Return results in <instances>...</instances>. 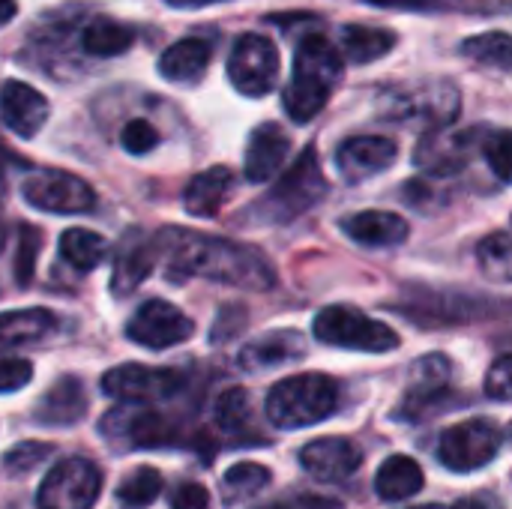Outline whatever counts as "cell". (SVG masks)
Masks as SVG:
<instances>
[{
	"mask_svg": "<svg viewBox=\"0 0 512 509\" xmlns=\"http://www.w3.org/2000/svg\"><path fill=\"white\" fill-rule=\"evenodd\" d=\"M480 150L489 162V168L495 171V177L501 183L510 180V132L507 129H486L483 141H480Z\"/></svg>",
	"mask_w": 512,
	"mask_h": 509,
	"instance_id": "35",
	"label": "cell"
},
{
	"mask_svg": "<svg viewBox=\"0 0 512 509\" xmlns=\"http://www.w3.org/2000/svg\"><path fill=\"white\" fill-rule=\"evenodd\" d=\"M48 99L24 81H6L0 87V120L18 138H33L48 120Z\"/></svg>",
	"mask_w": 512,
	"mask_h": 509,
	"instance_id": "18",
	"label": "cell"
},
{
	"mask_svg": "<svg viewBox=\"0 0 512 509\" xmlns=\"http://www.w3.org/2000/svg\"><path fill=\"white\" fill-rule=\"evenodd\" d=\"M180 384L183 378L174 369H147V366L129 363V366H117L105 372L102 393L117 402L141 405V402H165L177 396Z\"/></svg>",
	"mask_w": 512,
	"mask_h": 509,
	"instance_id": "11",
	"label": "cell"
},
{
	"mask_svg": "<svg viewBox=\"0 0 512 509\" xmlns=\"http://www.w3.org/2000/svg\"><path fill=\"white\" fill-rule=\"evenodd\" d=\"M45 456H51V447H48V444L24 441V444H18L15 450H9V453H6V468H9V471H15V474H21V471L36 468Z\"/></svg>",
	"mask_w": 512,
	"mask_h": 509,
	"instance_id": "40",
	"label": "cell"
},
{
	"mask_svg": "<svg viewBox=\"0 0 512 509\" xmlns=\"http://www.w3.org/2000/svg\"><path fill=\"white\" fill-rule=\"evenodd\" d=\"M396 48V33L384 27H366V24H348L342 27V54L348 63H375L384 54Z\"/></svg>",
	"mask_w": 512,
	"mask_h": 509,
	"instance_id": "28",
	"label": "cell"
},
{
	"mask_svg": "<svg viewBox=\"0 0 512 509\" xmlns=\"http://www.w3.org/2000/svg\"><path fill=\"white\" fill-rule=\"evenodd\" d=\"M3 243H6V219H3V210H0V252H3Z\"/></svg>",
	"mask_w": 512,
	"mask_h": 509,
	"instance_id": "46",
	"label": "cell"
},
{
	"mask_svg": "<svg viewBox=\"0 0 512 509\" xmlns=\"http://www.w3.org/2000/svg\"><path fill=\"white\" fill-rule=\"evenodd\" d=\"M57 330V315L51 309H12L0 312V348H18L42 342Z\"/></svg>",
	"mask_w": 512,
	"mask_h": 509,
	"instance_id": "25",
	"label": "cell"
},
{
	"mask_svg": "<svg viewBox=\"0 0 512 509\" xmlns=\"http://www.w3.org/2000/svg\"><path fill=\"white\" fill-rule=\"evenodd\" d=\"M0 156H6V153H3V147H0Z\"/></svg>",
	"mask_w": 512,
	"mask_h": 509,
	"instance_id": "49",
	"label": "cell"
},
{
	"mask_svg": "<svg viewBox=\"0 0 512 509\" xmlns=\"http://www.w3.org/2000/svg\"><path fill=\"white\" fill-rule=\"evenodd\" d=\"M303 354H306L303 336L294 333V330H279L273 336H264V339L246 345L240 351V366L261 372V369H273V366H282L288 360H297Z\"/></svg>",
	"mask_w": 512,
	"mask_h": 509,
	"instance_id": "26",
	"label": "cell"
},
{
	"mask_svg": "<svg viewBox=\"0 0 512 509\" xmlns=\"http://www.w3.org/2000/svg\"><path fill=\"white\" fill-rule=\"evenodd\" d=\"M264 509H285V507H264Z\"/></svg>",
	"mask_w": 512,
	"mask_h": 509,
	"instance_id": "48",
	"label": "cell"
},
{
	"mask_svg": "<svg viewBox=\"0 0 512 509\" xmlns=\"http://www.w3.org/2000/svg\"><path fill=\"white\" fill-rule=\"evenodd\" d=\"M210 492L198 483H180L171 495V509H207Z\"/></svg>",
	"mask_w": 512,
	"mask_h": 509,
	"instance_id": "42",
	"label": "cell"
},
{
	"mask_svg": "<svg viewBox=\"0 0 512 509\" xmlns=\"http://www.w3.org/2000/svg\"><path fill=\"white\" fill-rule=\"evenodd\" d=\"M228 78L243 96H267L279 78V48L273 39L246 33L228 54Z\"/></svg>",
	"mask_w": 512,
	"mask_h": 509,
	"instance_id": "10",
	"label": "cell"
},
{
	"mask_svg": "<svg viewBox=\"0 0 512 509\" xmlns=\"http://www.w3.org/2000/svg\"><path fill=\"white\" fill-rule=\"evenodd\" d=\"M192 333H195V324L177 306L165 300H147L135 312V318L126 324V336L138 342L141 348H153V351L180 345L192 339Z\"/></svg>",
	"mask_w": 512,
	"mask_h": 509,
	"instance_id": "12",
	"label": "cell"
},
{
	"mask_svg": "<svg viewBox=\"0 0 512 509\" xmlns=\"http://www.w3.org/2000/svg\"><path fill=\"white\" fill-rule=\"evenodd\" d=\"M291 153V138L279 123H261L252 129L246 144V177L249 183H267Z\"/></svg>",
	"mask_w": 512,
	"mask_h": 509,
	"instance_id": "19",
	"label": "cell"
},
{
	"mask_svg": "<svg viewBox=\"0 0 512 509\" xmlns=\"http://www.w3.org/2000/svg\"><path fill=\"white\" fill-rule=\"evenodd\" d=\"M162 492V474L153 468H135L120 486H117V501L123 507L144 509L150 507Z\"/></svg>",
	"mask_w": 512,
	"mask_h": 509,
	"instance_id": "33",
	"label": "cell"
},
{
	"mask_svg": "<svg viewBox=\"0 0 512 509\" xmlns=\"http://www.w3.org/2000/svg\"><path fill=\"white\" fill-rule=\"evenodd\" d=\"M459 51L477 63H486V66H498V69H510L512 66V45L510 33L504 30H495V33H480V36H468Z\"/></svg>",
	"mask_w": 512,
	"mask_h": 509,
	"instance_id": "32",
	"label": "cell"
},
{
	"mask_svg": "<svg viewBox=\"0 0 512 509\" xmlns=\"http://www.w3.org/2000/svg\"><path fill=\"white\" fill-rule=\"evenodd\" d=\"M486 393L498 402H510L512 396V360L504 354L492 363L486 375Z\"/></svg>",
	"mask_w": 512,
	"mask_h": 509,
	"instance_id": "41",
	"label": "cell"
},
{
	"mask_svg": "<svg viewBox=\"0 0 512 509\" xmlns=\"http://www.w3.org/2000/svg\"><path fill=\"white\" fill-rule=\"evenodd\" d=\"M345 237H351L360 246H399L408 240L411 228L399 213H387V210H363L354 213L342 222Z\"/></svg>",
	"mask_w": 512,
	"mask_h": 509,
	"instance_id": "21",
	"label": "cell"
},
{
	"mask_svg": "<svg viewBox=\"0 0 512 509\" xmlns=\"http://www.w3.org/2000/svg\"><path fill=\"white\" fill-rule=\"evenodd\" d=\"M345 75V60L339 48L321 33L300 36L294 48V75L282 93L285 111L294 123H309L333 96Z\"/></svg>",
	"mask_w": 512,
	"mask_h": 509,
	"instance_id": "2",
	"label": "cell"
},
{
	"mask_svg": "<svg viewBox=\"0 0 512 509\" xmlns=\"http://www.w3.org/2000/svg\"><path fill=\"white\" fill-rule=\"evenodd\" d=\"M375 489L390 504L408 501L423 489V468L408 456H393L381 465V471L375 477Z\"/></svg>",
	"mask_w": 512,
	"mask_h": 509,
	"instance_id": "29",
	"label": "cell"
},
{
	"mask_svg": "<svg viewBox=\"0 0 512 509\" xmlns=\"http://www.w3.org/2000/svg\"><path fill=\"white\" fill-rule=\"evenodd\" d=\"M156 255H153V243L141 234L132 231L126 234V240L120 243V252L114 258V276H111V291L117 297L132 294L150 273H153Z\"/></svg>",
	"mask_w": 512,
	"mask_h": 509,
	"instance_id": "22",
	"label": "cell"
},
{
	"mask_svg": "<svg viewBox=\"0 0 512 509\" xmlns=\"http://www.w3.org/2000/svg\"><path fill=\"white\" fill-rule=\"evenodd\" d=\"M18 12V3L15 0H0V27H6Z\"/></svg>",
	"mask_w": 512,
	"mask_h": 509,
	"instance_id": "44",
	"label": "cell"
},
{
	"mask_svg": "<svg viewBox=\"0 0 512 509\" xmlns=\"http://www.w3.org/2000/svg\"><path fill=\"white\" fill-rule=\"evenodd\" d=\"M399 156V147L387 135H354L339 144L336 165L348 183H363L381 171H387Z\"/></svg>",
	"mask_w": 512,
	"mask_h": 509,
	"instance_id": "15",
	"label": "cell"
},
{
	"mask_svg": "<svg viewBox=\"0 0 512 509\" xmlns=\"http://www.w3.org/2000/svg\"><path fill=\"white\" fill-rule=\"evenodd\" d=\"M168 6H177V9H198V6H210V3H222V0H165Z\"/></svg>",
	"mask_w": 512,
	"mask_h": 509,
	"instance_id": "45",
	"label": "cell"
},
{
	"mask_svg": "<svg viewBox=\"0 0 512 509\" xmlns=\"http://www.w3.org/2000/svg\"><path fill=\"white\" fill-rule=\"evenodd\" d=\"M504 444V435L498 423L492 420H465L459 426H450L441 435L438 444V459L456 471V474H471L486 468Z\"/></svg>",
	"mask_w": 512,
	"mask_h": 509,
	"instance_id": "9",
	"label": "cell"
},
{
	"mask_svg": "<svg viewBox=\"0 0 512 509\" xmlns=\"http://www.w3.org/2000/svg\"><path fill=\"white\" fill-rule=\"evenodd\" d=\"M135 45V30L114 18H90L81 30V51L90 57H117Z\"/></svg>",
	"mask_w": 512,
	"mask_h": 509,
	"instance_id": "27",
	"label": "cell"
},
{
	"mask_svg": "<svg viewBox=\"0 0 512 509\" xmlns=\"http://www.w3.org/2000/svg\"><path fill=\"white\" fill-rule=\"evenodd\" d=\"M477 258H480V267L486 270L489 279H495V282H510L512 252L510 234H507V231L489 234V237L477 246Z\"/></svg>",
	"mask_w": 512,
	"mask_h": 509,
	"instance_id": "34",
	"label": "cell"
},
{
	"mask_svg": "<svg viewBox=\"0 0 512 509\" xmlns=\"http://www.w3.org/2000/svg\"><path fill=\"white\" fill-rule=\"evenodd\" d=\"M213 57V42L201 36L180 39L168 45L159 57V75L171 84H198L210 66Z\"/></svg>",
	"mask_w": 512,
	"mask_h": 509,
	"instance_id": "20",
	"label": "cell"
},
{
	"mask_svg": "<svg viewBox=\"0 0 512 509\" xmlns=\"http://www.w3.org/2000/svg\"><path fill=\"white\" fill-rule=\"evenodd\" d=\"M417 509H447V507H438V504H429V507H417Z\"/></svg>",
	"mask_w": 512,
	"mask_h": 509,
	"instance_id": "47",
	"label": "cell"
},
{
	"mask_svg": "<svg viewBox=\"0 0 512 509\" xmlns=\"http://www.w3.org/2000/svg\"><path fill=\"white\" fill-rule=\"evenodd\" d=\"M39 240H42V234L36 228H30V225L18 228V255H15V279H18V285H30V279H33Z\"/></svg>",
	"mask_w": 512,
	"mask_h": 509,
	"instance_id": "36",
	"label": "cell"
},
{
	"mask_svg": "<svg viewBox=\"0 0 512 509\" xmlns=\"http://www.w3.org/2000/svg\"><path fill=\"white\" fill-rule=\"evenodd\" d=\"M366 3L384 6V9H414V6H420L423 0H366Z\"/></svg>",
	"mask_w": 512,
	"mask_h": 509,
	"instance_id": "43",
	"label": "cell"
},
{
	"mask_svg": "<svg viewBox=\"0 0 512 509\" xmlns=\"http://www.w3.org/2000/svg\"><path fill=\"white\" fill-rule=\"evenodd\" d=\"M102 492V474L90 459H60L36 492L39 509H90Z\"/></svg>",
	"mask_w": 512,
	"mask_h": 509,
	"instance_id": "6",
	"label": "cell"
},
{
	"mask_svg": "<svg viewBox=\"0 0 512 509\" xmlns=\"http://www.w3.org/2000/svg\"><path fill=\"white\" fill-rule=\"evenodd\" d=\"M33 381V366L21 357L0 360V393H18Z\"/></svg>",
	"mask_w": 512,
	"mask_h": 509,
	"instance_id": "39",
	"label": "cell"
},
{
	"mask_svg": "<svg viewBox=\"0 0 512 509\" xmlns=\"http://www.w3.org/2000/svg\"><path fill=\"white\" fill-rule=\"evenodd\" d=\"M324 192L327 180L318 165V153L315 147H306L303 156L279 177L273 192H267V198L258 204V213L267 222H291L309 207H315L324 198Z\"/></svg>",
	"mask_w": 512,
	"mask_h": 509,
	"instance_id": "5",
	"label": "cell"
},
{
	"mask_svg": "<svg viewBox=\"0 0 512 509\" xmlns=\"http://www.w3.org/2000/svg\"><path fill=\"white\" fill-rule=\"evenodd\" d=\"M120 144H123L126 153L144 156V153H150V150L159 144V132H156L153 123H147V120H129V123L123 126V132H120Z\"/></svg>",
	"mask_w": 512,
	"mask_h": 509,
	"instance_id": "38",
	"label": "cell"
},
{
	"mask_svg": "<svg viewBox=\"0 0 512 509\" xmlns=\"http://www.w3.org/2000/svg\"><path fill=\"white\" fill-rule=\"evenodd\" d=\"M486 129H465V132H450V129H432L423 135V141L414 150V162L426 174H456L471 162L474 147H480Z\"/></svg>",
	"mask_w": 512,
	"mask_h": 509,
	"instance_id": "13",
	"label": "cell"
},
{
	"mask_svg": "<svg viewBox=\"0 0 512 509\" xmlns=\"http://www.w3.org/2000/svg\"><path fill=\"white\" fill-rule=\"evenodd\" d=\"M315 339L333 348L366 351V354H387L399 348V336L393 327L366 318L354 306H327L315 315Z\"/></svg>",
	"mask_w": 512,
	"mask_h": 509,
	"instance_id": "4",
	"label": "cell"
},
{
	"mask_svg": "<svg viewBox=\"0 0 512 509\" xmlns=\"http://www.w3.org/2000/svg\"><path fill=\"white\" fill-rule=\"evenodd\" d=\"M102 435L120 441L129 450H150L174 441V429L168 426V420L156 411L141 408H117L108 420H102Z\"/></svg>",
	"mask_w": 512,
	"mask_h": 509,
	"instance_id": "14",
	"label": "cell"
},
{
	"mask_svg": "<svg viewBox=\"0 0 512 509\" xmlns=\"http://www.w3.org/2000/svg\"><path fill=\"white\" fill-rule=\"evenodd\" d=\"M339 387L333 378L306 372L285 378L267 396V417L279 429H306L327 420L336 411Z\"/></svg>",
	"mask_w": 512,
	"mask_h": 509,
	"instance_id": "3",
	"label": "cell"
},
{
	"mask_svg": "<svg viewBox=\"0 0 512 509\" xmlns=\"http://www.w3.org/2000/svg\"><path fill=\"white\" fill-rule=\"evenodd\" d=\"M384 114L396 120H423L444 129L459 114V90L450 81H423L408 90H387Z\"/></svg>",
	"mask_w": 512,
	"mask_h": 509,
	"instance_id": "7",
	"label": "cell"
},
{
	"mask_svg": "<svg viewBox=\"0 0 512 509\" xmlns=\"http://www.w3.org/2000/svg\"><path fill=\"white\" fill-rule=\"evenodd\" d=\"M150 243L153 255L165 261L168 282H186L201 276L243 291H270L276 285L273 264L255 246L198 234L189 228H165Z\"/></svg>",
	"mask_w": 512,
	"mask_h": 509,
	"instance_id": "1",
	"label": "cell"
},
{
	"mask_svg": "<svg viewBox=\"0 0 512 509\" xmlns=\"http://www.w3.org/2000/svg\"><path fill=\"white\" fill-rule=\"evenodd\" d=\"M270 486V471L255 462H240L234 465L225 480H222V495L228 504H243L255 495H261Z\"/></svg>",
	"mask_w": 512,
	"mask_h": 509,
	"instance_id": "31",
	"label": "cell"
},
{
	"mask_svg": "<svg viewBox=\"0 0 512 509\" xmlns=\"http://www.w3.org/2000/svg\"><path fill=\"white\" fill-rule=\"evenodd\" d=\"M84 408H87V396H84L81 381L66 375L39 399L33 417L42 426H72L84 417Z\"/></svg>",
	"mask_w": 512,
	"mask_h": 509,
	"instance_id": "23",
	"label": "cell"
},
{
	"mask_svg": "<svg viewBox=\"0 0 512 509\" xmlns=\"http://www.w3.org/2000/svg\"><path fill=\"white\" fill-rule=\"evenodd\" d=\"M21 195L30 207L45 210V213H90L96 207V192L87 180L57 171V168H42L24 177Z\"/></svg>",
	"mask_w": 512,
	"mask_h": 509,
	"instance_id": "8",
	"label": "cell"
},
{
	"mask_svg": "<svg viewBox=\"0 0 512 509\" xmlns=\"http://www.w3.org/2000/svg\"><path fill=\"white\" fill-rule=\"evenodd\" d=\"M450 360L441 354H429L414 366L411 384L405 390V399L399 405V417L402 420H417L423 414H429V408L450 390Z\"/></svg>",
	"mask_w": 512,
	"mask_h": 509,
	"instance_id": "17",
	"label": "cell"
},
{
	"mask_svg": "<svg viewBox=\"0 0 512 509\" xmlns=\"http://www.w3.org/2000/svg\"><path fill=\"white\" fill-rule=\"evenodd\" d=\"M108 252V243L102 234L87 231V228H69L60 234V258L75 267L78 273H90L102 264Z\"/></svg>",
	"mask_w": 512,
	"mask_h": 509,
	"instance_id": "30",
	"label": "cell"
},
{
	"mask_svg": "<svg viewBox=\"0 0 512 509\" xmlns=\"http://www.w3.org/2000/svg\"><path fill=\"white\" fill-rule=\"evenodd\" d=\"M249 411H252L249 396H246V390H240V387L225 390V393L219 396V402H216V420H219L225 429H240V426L249 420Z\"/></svg>",
	"mask_w": 512,
	"mask_h": 509,
	"instance_id": "37",
	"label": "cell"
},
{
	"mask_svg": "<svg viewBox=\"0 0 512 509\" xmlns=\"http://www.w3.org/2000/svg\"><path fill=\"white\" fill-rule=\"evenodd\" d=\"M300 465L321 483H339L360 471L363 450L348 438H321L300 450Z\"/></svg>",
	"mask_w": 512,
	"mask_h": 509,
	"instance_id": "16",
	"label": "cell"
},
{
	"mask_svg": "<svg viewBox=\"0 0 512 509\" xmlns=\"http://www.w3.org/2000/svg\"><path fill=\"white\" fill-rule=\"evenodd\" d=\"M231 186H234V174H231V168H225V165H213L210 171L192 177L189 186H186V192H183V207H186V213L201 216V219H204V216H216V213L222 210V204H225Z\"/></svg>",
	"mask_w": 512,
	"mask_h": 509,
	"instance_id": "24",
	"label": "cell"
}]
</instances>
